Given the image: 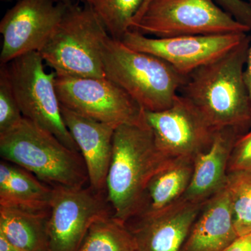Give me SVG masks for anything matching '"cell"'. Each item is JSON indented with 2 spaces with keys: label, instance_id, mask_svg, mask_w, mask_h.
<instances>
[{
  "label": "cell",
  "instance_id": "6da1fadb",
  "mask_svg": "<svg viewBox=\"0 0 251 251\" xmlns=\"http://www.w3.org/2000/svg\"><path fill=\"white\" fill-rule=\"evenodd\" d=\"M250 36L186 76L179 94L186 97L214 128H233L241 134L251 128V104L244 81Z\"/></svg>",
  "mask_w": 251,
  "mask_h": 251
},
{
  "label": "cell",
  "instance_id": "7a4b0ae2",
  "mask_svg": "<svg viewBox=\"0 0 251 251\" xmlns=\"http://www.w3.org/2000/svg\"><path fill=\"white\" fill-rule=\"evenodd\" d=\"M169 159L157 148L145 115L117 127L105 184L115 218L127 223L140 214L150 179Z\"/></svg>",
  "mask_w": 251,
  "mask_h": 251
},
{
  "label": "cell",
  "instance_id": "3957f363",
  "mask_svg": "<svg viewBox=\"0 0 251 251\" xmlns=\"http://www.w3.org/2000/svg\"><path fill=\"white\" fill-rule=\"evenodd\" d=\"M0 154L4 161L24 168L52 186L84 187L89 181L80 153L25 117L0 133Z\"/></svg>",
  "mask_w": 251,
  "mask_h": 251
},
{
  "label": "cell",
  "instance_id": "277c9868",
  "mask_svg": "<svg viewBox=\"0 0 251 251\" xmlns=\"http://www.w3.org/2000/svg\"><path fill=\"white\" fill-rule=\"evenodd\" d=\"M105 77L125 91L145 111L170 108L186 76L166 61L109 38L103 52Z\"/></svg>",
  "mask_w": 251,
  "mask_h": 251
},
{
  "label": "cell",
  "instance_id": "5b68a950",
  "mask_svg": "<svg viewBox=\"0 0 251 251\" xmlns=\"http://www.w3.org/2000/svg\"><path fill=\"white\" fill-rule=\"evenodd\" d=\"M110 37L90 5L71 3L39 52L57 76L105 77L103 52Z\"/></svg>",
  "mask_w": 251,
  "mask_h": 251
},
{
  "label": "cell",
  "instance_id": "8992f818",
  "mask_svg": "<svg viewBox=\"0 0 251 251\" xmlns=\"http://www.w3.org/2000/svg\"><path fill=\"white\" fill-rule=\"evenodd\" d=\"M130 29L156 38L247 34L251 31L214 0H151Z\"/></svg>",
  "mask_w": 251,
  "mask_h": 251
},
{
  "label": "cell",
  "instance_id": "52a82bcc",
  "mask_svg": "<svg viewBox=\"0 0 251 251\" xmlns=\"http://www.w3.org/2000/svg\"><path fill=\"white\" fill-rule=\"evenodd\" d=\"M44 63L40 52H31L6 64L18 105L23 117L53 134L67 148L79 151L63 120L56 90L57 74L46 72Z\"/></svg>",
  "mask_w": 251,
  "mask_h": 251
},
{
  "label": "cell",
  "instance_id": "ba28073f",
  "mask_svg": "<svg viewBox=\"0 0 251 251\" xmlns=\"http://www.w3.org/2000/svg\"><path fill=\"white\" fill-rule=\"evenodd\" d=\"M48 234L50 251H77L92 225L113 215L106 191L52 186Z\"/></svg>",
  "mask_w": 251,
  "mask_h": 251
},
{
  "label": "cell",
  "instance_id": "9c48e42d",
  "mask_svg": "<svg viewBox=\"0 0 251 251\" xmlns=\"http://www.w3.org/2000/svg\"><path fill=\"white\" fill-rule=\"evenodd\" d=\"M61 105L97 121L118 127L138 123L144 110L106 77H56Z\"/></svg>",
  "mask_w": 251,
  "mask_h": 251
},
{
  "label": "cell",
  "instance_id": "30bf717a",
  "mask_svg": "<svg viewBox=\"0 0 251 251\" xmlns=\"http://www.w3.org/2000/svg\"><path fill=\"white\" fill-rule=\"evenodd\" d=\"M144 115L157 148L169 158L194 159L209 148L216 132L197 107L180 94L170 108L144 110Z\"/></svg>",
  "mask_w": 251,
  "mask_h": 251
},
{
  "label": "cell",
  "instance_id": "8fae6325",
  "mask_svg": "<svg viewBox=\"0 0 251 251\" xmlns=\"http://www.w3.org/2000/svg\"><path fill=\"white\" fill-rule=\"evenodd\" d=\"M68 4L53 0H18L0 22L1 65L23 54L40 52L62 21Z\"/></svg>",
  "mask_w": 251,
  "mask_h": 251
},
{
  "label": "cell",
  "instance_id": "7c38bea8",
  "mask_svg": "<svg viewBox=\"0 0 251 251\" xmlns=\"http://www.w3.org/2000/svg\"><path fill=\"white\" fill-rule=\"evenodd\" d=\"M247 36V34L238 33L156 38L130 29L121 41L130 49L166 61L176 72L186 76L234 49Z\"/></svg>",
  "mask_w": 251,
  "mask_h": 251
},
{
  "label": "cell",
  "instance_id": "4fadbf2b",
  "mask_svg": "<svg viewBox=\"0 0 251 251\" xmlns=\"http://www.w3.org/2000/svg\"><path fill=\"white\" fill-rule=\"evenodd\" d=\"M204 204L183 198L161 210L130 219L126 224L134 238L135 251H181Z\"/></svg>",
  "mask_w": 251,
  "mask_h": 251
},
{
  "label": "cell",
  "instance_id": "5bb4252c",
  "mask_svg": "<svg viewBox=\"0 0 251 251\" xmlns=\"http://www.w3.org/2000/svg\"><path fill=\"white\" fill-rule=\"evenodd\" d=\"M63 120L85 161L90 186L105 191L117 127L83 116L61 105Z\"/></svg>",
  "mask_w": 251,
  "mask_h": 251
},
{
  "label": "cell",
  "instance_id": "9a60e30c",
  "mask_svg": "<svg viewBox=\"0 0 251 251\" xmlns=\"http://www.w3.org/2000/svg\"><path fill=\"white\" fill-rule=\"evenodd\" d=\"M240 135L233 128L216 130L209 148L193 159L192 179L185 193V200L204 204L226 187L229 158Z\"/></svg>",
  "mask_w": 251,
  "mask_h": 251
},
{
  "label": "cell",
  "instance_id": "2e32d148",
  "mask_svg": "<svg viewBox=\"0 0 251 251\" xmlns=\"http://www.w3.org/2000/svg\"><path fill=\"white\" fill-rule=\"evenodd\" d=\"M238 237L226 187L203 204L181 251H224Z\"/></svg>",
  "mask_w": 251,
  "mask_h": 251
},
{
  "label": "cell",
  "instance_id": "e0dca14e",
  "mask_svg": "<svg viewBox=\"0 0 251 251\" xmlns=\"http://www.w3.org/2000/svg\"><path fill=\"white\" fill-rule=\"evenodd\" d=\"M53 188L10 162L0 163V206L49 211Z\"/></svg>",
  "mask_w": 251,
  "mask_h": 251
},
{
  "label": "cell",
  "instance_id": "ac0fdd59",
  "mask_svg": "<svg viewBox=\"0 0 251 251\" xmlns=\"http://www.w3.org/2000/svg\"><path fill=\"white\" fill-rule=\"evenodd\" d=\"M193 173V158L168 160L150 179L143 208L138 216L161 210L184 198L191 184Z\"/></svg>",
  "mask_w": 251,
  "mask_h": 251
},
{
  "label": "cell",
  "instance_id": "d6986e66",
  "mask_svg": "<svg viewBox=\"0 0 251 251\" xmlns=\"http://www.w3.org/2000/svg\"><path fill=\"white\" fill-rule=\"evenodd\" d=\"M50 210L0 206V234L20 251H50Z\"/></svg>",
  "mask_w": 251,
  "mask_h": 251
},
{
  "label": "cell",
  "instance_id": "ffe728a7",
  "mask_svg": "<svg viewBox=\"0 0 251 251\" xmlns=\"http://www.w3.org/2000/svg\"><path fill=\"white\" fill-rule=\"evenodd\" d=\"M77 251H135L134 238L125 222L110 215L92 225Z\"/></svg>",
  "mask_w": 251,
  "mask_h": 251
},
{
  "label": "cell",
  "instance_id": "44dd1931",
  "mask_svg": "<svg viewBox=\"0 0 251 251\" xmlns=\"http://www.w3.org/2000/svg\"><path fill=\"white\" fill-rule=\"evenodd\" d=\"M100 18L109 35L122 41L145 0H85Z\"/></svg>",
  "mask_w": 251,
  "mask_h": 251
},
{
  "label": "cell",
  "instance_id": "7402d4cb",
  "mask_svg": "<svg viewBox=\"0 0 251 251\" xmlns=\"http://www.w3.org/2000/svg\"><path fill=\"white\" fill-rule=\"evenodd\" d=\"M226 189L239 237L251 232V171L228 173Z\"/></svg>",
  "mask_w": 251,
  "mask_h": 251
},
{
  "label": "cell",
  "instance_id": "603a6c76",
  "mask_svg": "<svg viewBox=\"0 0 251 251\" xmlns=\"http://www.w3.org/2000/svg\"><path fill=\"white\" fill-rule=\"evenodd\" d=\"M23 115L18 105L7 65L0 68V133L6 131L18 125Z\"/></svg>",
  "mask_w": 251,
  "mask_h": 251
},
{
  "label": "cell",
  "instance_id": "cb8c5ba5",
  "mask_svg": "<svg viewBox=\"0 0 251 251\" xmlns=\"http://www.w3.org/2000/svg\"><path fill=\"white\" fill-rule=\"evenodd\" d=\"M238 171H251V128L239 135L231 153L228 173Z\"/></svg>",
  "mask_w": 251,
  "mask_h": 251
},
{
  "label": "cell",
  "instance_id": "d4e9b609",
  "mask_svg": "<svg viewBox=\"0 0 251 251\" xmlns=\"http://www.w3.org/2000/svg\"><path fill=\"white\" fill-rule=\"evenodd\" d=\"M150 1L151 0H145L139 11L133 18L131 26L139 19ZM218 1L222 6L223 9L237 20L238 22L242 23L251 29V6L248 1L244 0H218Z\"/></svg>",
  "mask_w": 251,
  "mask_h": 251
},
{
  "label": "cell",
  "instance_id": "484cf974",
  "mask_svg": "<svg viewBox=\"0 0 251 251\" xmlns=\"http://www.w3.org/2000/svg\"><path fill=\"white\" fill-rule=\"evenodd\" d=\"M224 251H251V232L238 237Z\"/></svg>",
  "mask_w": 251,
  "mask_h": 251
},
{
  "label": "cell",
  "instance_id": "4316f807",
  "mask_svg": "<svg viewBox=\"0 0 251 251\" xmlns=\"http://www.w3.org/2000/svg\"><path fill=\"white\" fill-rule=\"evenodd\" d=\"M244 77L251 104V34L250 44H249V50H248L247 62H246L245 69H244Z\"/></svg>",
  "mask_w": 251,
  "mask_h": 251
},
{
  "label": "cell",
  "instance_id": "83f0119b",
  "mask_svg": "<svg viewBox=\"0 0 251 251\" xmlns=\"http://www.w3.org/2000/svg\"><path fill=\"white\" fill-rule=\"evenodd\" d=\"M0 251H20L10 244L4 236L0 234Z\"/></svg>",
  "mask_w": 251,
  "mask_h": 251
},
{
  "label": "cell",
  "instance_id": "f1b7e54d",
  "mask_svg": "<svg viewBox=\"0 0 251 251\" xmlns=\"http://www.w3.org/2000/svg\"><path fill=\"white\" fill-rule=\"evenodd\" d=\"M60 1L65 4H71V0H60Z\"/></svg>",
  "mask_w": 251,
  "mask_h": 251
},
{
  "label": "cell",
  "instance_id": "f546056e",
  "mask_svg": "<svg viewBox=\"0 0 251 251\" xmlns=\"http://www.w3.org/2000/svg\"><path fill=\"white\" fill-rule=\"evenodd\" d=\"M1 1H13V0H1Z\"/></svg>",
  "mask_w": 251,
  "mask_h": 251
},
{
  "label": "cell",
  "instance_id": "4dcf8cb0",
  "mask_svg": "<svg viewBox=\"0 0 251 251\" xmlns=\"http://www.w3.org/2000/svg\"><path fill=\"white\" fill-rule=\"evenodd\" d=\"M248 2H249V4H250L251 6V0H248Z\"/></svg>",
  "mask_w": 251,
  "mask_h": 251
}]
</instances>
